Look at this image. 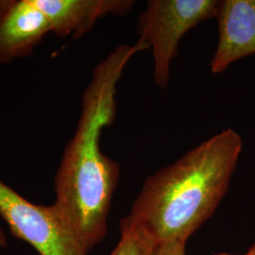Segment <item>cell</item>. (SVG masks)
Returning a JSON list of instances; mask_svg holds the SVG:
<instances>
[{"label":"cell","instance_id":"1","mask_svg":"<svg viewBox=\"0 0 255 255\" xmlns=\"http://www.w3.org/2000/svg\"><path fill=\"white\" fill-rule=\"evenodd\" d=\"M148 49L139 40L121 45L98 64L82 95V114L55 176L52 204L89 253L108 232L111 203L118 186L119 164L101 149L103 128L117 114V87L130 58Z\"/></svg>","mask_w":255,"mask_h":255},{"label":"cell","instance_id":"2","mask_svg":"<svg viewBox=\"0 0 255 255\" xmlns=\"http://www.w3.org/2000/svg\"><path fill=\"white\" fill-rule=\"evenodd\" d=\"M243 147L241 136L224 129L146 179L128 217L157 243L187 242L218 209L228 191Z\"/></svg>","mask_w":255,"mask_h":255},{"label":"cell","instance_id":"3","mask_svg":"<svg viewBox=\"0 0 255 255\" xmlns=\"http://www.w3.org/2000/svg\"><path fill=\"white\" fill-rule=\"evenodd\" d=\"M219 0H149L137 20L139 40L153 57L155 84L164 89L170 65L177 57L183 36L200 23L215 18Z\"/></svg>","mask_w":255,"mask_h":255},{"label":"cell","instance_id":"4","mask_svg":"<svg viewBox=\"0 0 255 255\" xmlns=\"http://www.w3.org/2000/svg\"><path fill=\"white\" fill-rule=\"evenodd\" d=\"M0 217L13 237L39 255H87L80 239L52 205H37L0 180Z\"/></svg>","mask_w":255,"mask_h":255},{"label":"cell","instance_id":"5","mask_svg":"<svg viewBox=\"0 0 255 255\" xmlns=\"http://www.w3.org/2000/svg\"><path fill=\"white\" fill-rule=\"evenodd\" d=\"M215 18L219 41L210 66L223 73L238 60L255 54V0H219Z\"/></svg>","mask_w":255,"mask_h":255},{"label":"cell","instance_id":"6","mask_svg":"<svg viewBox=\"0 0 255 255\" xmlns=\"http://www.w3.org/2000/svg\"><path fill=\"white\" fill-rule=\"evenodd\" d=\"M51 31L34 0H0V64L31 54Z\"/></svg>","mask_w":255,"mask_h":255},{"label":"cell","instance_id":"7","mask_svg":"<svg viewBox=\"0 0 255 255\" xmlns=\"http://www.w3.org/2000/svg\"><path fill=\"white\" fill-rule=\"evenodd\" d=\"M49 21L57 36L84 35L99 19L109 14L124 16L134 5L132 0H34Z\"/></svg>","mask_w":255,"mask_h":255},{"label":"cell","instance_id":"8","mask_svg":"<svg viewBox=\"0 0 255 255\" xmlns=\"http://www.w3.org/2000/svg\"><path fill=\"white\" fill-rule=\"evenodd\" d=\"M119 243L110 255H150L157 241L150 233L128 216L120 220Z\"/></svg>","mask_w":255,"mask_h":255},{"label":"cell","instance_id":"9","mask_svg":"<svg viewBox=\"0 0 255 255\" xmlns=\"http://www.w3.org/2000/svg\"><path fill=\"white\" fill-rule=\"evenodd\" d=\"M186 242L177 239L165 240L156 244L150 255H186Z\"/></svg>","mask_w":255,"mask_h":255},{"label":"cell","instance_id":"10","mask_svg":"<svg viewBox=\"0 0 255 255\" xmlns=\"http://www.w3.org/2000/svg\"><path fill=\"white\" fill-rule=\"evenodd\" d=\"M8 244V239L6 237L5 232L3 231V229L0 228V249H3L7 246Z\"/></svg>","mask_w":255,"mask_h":255},{"label":"cell","instance_id":"11","mask_svg":"<svg viewBox=\"0 0 255 255\" xmlns=\"http://www.w3.org/2000/svg\"><path fill=\"white\" fill-rule=\"evenodd\" d=\"M249 253H251L252 255H255V245H253V246L250 248V250H249Z\"/></svg>","mask_w":255,"mask_h":255},{"label":"cell","instance_id":"12","mask_svg":"<svg viewBox=\"0 0 255 255\" xmlns=\"http://www.w3.org/2000/svg\"><path fill=\"white\" fill-rule=\"evenodd\" d=\"M231 255V254H225V253H220V254H217V255ZM252 255V254H251V253H249V252H248V253H247V254H245V255Z\"/></svg>","mask_w":255,"mask_h":255}]
</instances>
